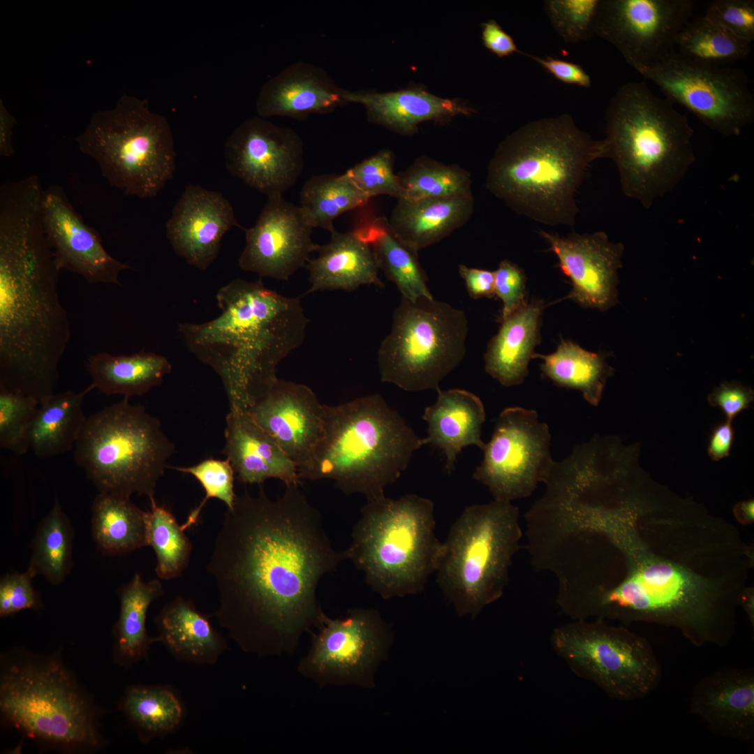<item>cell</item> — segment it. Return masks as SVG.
I'll return each instance as SVG.
<instances>
[{
  "instance_id": "obj_1",
  "label": "cell",
  "mask_w": 754,
  "mask_h": 754,
  "mask_svg": "<svg viewBox=\"0 0 754 754\" xmlns=\"http://www.w3.org/2000/svg\"><path fill=\"white\" fill-rule=\"evenodd\" d=\"M227 508L207 570L219 605L213 616L244 652L258 657L294 652L323 612L321 578L347 559L336 550L319 511L301 485L272 500L259 485Z\"/></svg>"
},
{
  "instance_id": "obj_2",
  "label": "cell",
  "mask_w": 754,
  "mask_h": 754,
  "mask_svg": "<svg viewBox=\"0 0 754 754\" xmlns=\"http://www.w3.org/2000/svg\"><path fill=\"white\" fill-rule=\"evenodd\" d=\"M600 526L616 550L614 581L586 618L674 627L696 646L730 642L751 565L730 526L651 515L636 496Z\"/></svg>"
},
{
  "instance_id": "obj_3",
  "label": "cell",
  "mask_w": 754,
  "mask_h": 754,
  "mask_svg": "<svg viewBox=\"0 0 754 754\" xmlns=\"http://www.w3.org/2000/svg\"><path fill=\"white\" fill-rule=\"evenodd\" d=\"M59 269L39 207L0 212V390L54 394L71 325L58 291Z\"/></svg>"
},
{
  "instance_id": "obj_4",
  "label": "cell",
  "mask_w": 754,
  "mask_h": 754,
  "mask_svg": "<svg viewBox=\"0 0 754 754\" xmlns=\"http://www.w3.org/2000/svg\"><path fill=\"white\" fill-rule=\"evenodd\" d=\"M216 298L217 317L179 323L178 332L189 351L219 376L230 409L246 411L277 380V366L302 343L309 319L300 297L267 288L261 279H233Z\"/></svg>"
},
{
  "instance_id": "obj_5",
  "label": "cell",
  "mask_w": 754,
  "mask_h": 754,
  "mask_svg": "<svg viewBox=\"0 0 754 754\" xmlns=\"http://www.w3.org/2000/svg\"><path fill=\"white\" fill-rule=\"evenodd\" d=\"M608 158L567 114L531 121L505 138L487 170L486 187L519 215L549 226L575 225L576 195L589 167Z\"/></svg>"
},
{
  "instance_id": "obj_6",
  "label": "cell",
  "mask_w": 754,
  "mask_h": 754,
  "mask_svg": "<svg viewBox=\"0 0 754 754\" xmlns=\"http://www.w3.org/2000/svg\"><path fill=\"white\" fill-rule=\"evenodd\" d=\"M103 709L64 663L60 650L15 647L0 656V718L43 750L103 751Z\"/></svg>"
},
{
  "instance_id": "obj_7",
  "label": "cell",
  "mask_w": 754,
  "mask_h": 754,
  "mask_svg": "<svg viewBox=\"0 0 754 754\" xmlns=\"http://www.w3.org/2000/svg\"><path fill=\"white\" fill-rule=\"evenodd\" d=\"M422 438L378 394L335 406L325 405L323 433L301 480L328 479L346 495L367 501L385 496V489L407 468Z\"/></svg>"
},
{
  "instance_id": "obj_8",
  "label": "cell",
  "mask_w": 754,
  "mask_h": 754,
  "mask_svg": "<svg viewBox=\"0 0 754 754\" xmlns=\"http://www.w3.org/2000/svg\"><path fill=\"white\" fill-rule=\"evenodd\" d=\"M608 158L623 193L649 209L672 191L695 161L687 117L644 82L621 86L606 112Z\"/></svg>"
},
{
  "instance_id": "obj_9",
  "label": "cell",
  "mask_w": 754,
  "mask_h": 754,
  "mask_svg": "<svg viewBox=\"0 0 754 754\" xmlns=\"http://www.w3.org/2000/svg\"><path fill=\"white\" fill-rule=\"evenodd\" d=\"M360 512L345 549L347 559L383 599L422 592L443 552L433 501L413 494L385 496L367 501Z\"/></svg>"
},
{
  "instance_id": "obj_10",
  "label": "cell",
  "mask_w": 754,
  "mask_h": 754,
  "mask_svg": "<svg viewBox=\"0 0 754 754\" xmlns=\"http://www.w3.org/2000/svg\"><path fill=\"white\" fill-rule=\"evenodd\" d=\"M519 509L494 500L466 507L451 526L436 572L445 598L461 617H476L498 600L520 548Z\"/></svg>"
},
{
  "instance_id": "obj_11",
  "label": "cell",
  "mask_w": 754,
  "mask_h": 754,
  "mask_svg": "<svg viewBox=\"0 0 754 754\" xmlns=\"http://www.w3.org/2000/svg\"><path fill=\"white\" fill-rule=\"evenodd\" d=\"M175 451L160 420L124 397L87 417L74 458L99 492L151 499Z\"/></svg>"
},
{
  "instance_id": "obj_12",
  "label": "cell",
  "mask_w": 754,
  "mask_h": 754,
  "mask_svg": "<svg viewBox=\"0 0 754 754\" xmlns=\"http://www.w3.org/2000/svg\"><path fill=\"white\" fill-rule=\"evenodd\" d=\"M76 141L109 184L127 195L154 198L173 177L171 127L147 100L124 94L113 109L94 113Z\"/></svg>"
},
{
  "instance_id": "obj_13",
  "label": "cell",
  "mask_w": 754,
  "mask_h": 754,
  "mask_svg": "<svg viewBox=\"0 0 754 754\" xmlns=\"http://www.w3.org/2000/svg\"><path fill=\"white\" fill-rule=\"evenodd\" d=\"M468 332L464 311L434 298L401 297L380 343V380L408 392L437 390L464 360Z\"/></svg>"
},
{
  "instance_id": "obj_14",
  "label": "cell",
  "mask_w": 754,
  "mask_h": 754,
  "mask_svg": "<svg viewBox=\"0 0 754 754\" xmlns=\"http://www.w3.org/2000/svg\"><path fill=\"white\" fill-rule=\"evenodd\" d=\"M554 652L579 677L621 701L646 697L661 680L662 669L647 640L601 619H579L554 629Z\"/></svg>"
},
{
  "instance_id": "obj_15",
  "label": "cell",
  "mask_w": 754,
  "mask_h": 754,
  "mask_svg": "<svg viewBox=\"0 0 754 754\" xmlns=\"http://www.w3.org/2000/svg\"><path fill=\"white\" fill-rule=\"evenodd\" d=\"M310 647L297 670L319 687L372 689L393 642L391 626L374 608H352L339 619L322 613Z\"/></svg>"
},
{
  "instance_id": "obj_16",
  "label": "cell",
  "mask_w": 754,
  "mask_h": 754,
  "mask_svg": "<svg viewBox=\"0 0 754 754\" xmlns=\"http://www.w3.org/2000/svg\"><path fill=\"white\" fill-rule=\"evenodd\" d=\"M638 73L724 137L739 135L753 121L754 96L741 69L699 64L673 50Z\"/></svg>"
},
{
  "instance_id": "obj_17",
  "label": "cell",
  "mask_w": 754,
  "mask_h": 754,
  "mask_svg": "<svg viewBox=\"0 0 754 754\" xmlns=\"http://www.w3.org/2000/svg\"><path fill=\"white\" fill-rule=\"evenodd\" d=\"M550 448L548 425L539 422L535 411L508 407L498 417L473 478L487 487L494 500L528 497L554 464Z\"/></svg>"
},
{
  "instance_id": "obj_18",
  "label": "cell",
  "mask_w": 754,
  "mask_h": 754,
  "mask_svg": "<svg viewBox=\"0 0 754 754\" xmlns=\"http://www.w3.org/2000/svg\"><path fill=\"white\" fill-rule=\"evenodd\" d=\"M693 4L691 0H600L593 34L615 47L638 72L673 50Z\"/></svg>"
},
{
  "instance_id": "obj_19",
  "label": "cell",
  "mask_w": 754,
  "mask_h": 754,
  "mask_svg": "<svg viewBox=\"0 0 754 754\" xmlns=\"http://www.w3.org/2000/svg\"><path fill=\"white\" fill-rule=\"evenodd\" d=\"M224 157L231 175L269 198L283 195L296 183L304 167V145L293 128L258 116L230 133Z\"/></svg>"
},
{
  "instance_id": "obj_20",
  "label": "cell",
  "mask_w": 754,
  "mask_h": 754,
  "mask_svg": "<svg viewBox=\"0 0 754 754\" xmlns=\"http://www.w3.org/2000/svg\"><path fill=\"white\" fill-rule=\"evenodd\" d=\"M312 228L299 205L283 195L269 197L254 226L244 228L245 246L239 268L260 277L287 281L306 266L319 244L311 238Z\"/></svg>"
},
{
  "instance_id": "obj_21",
  "label": "cell",
  "mask_w": 754,
  "mask_h": 754,
  "mask_svg": "<svg viewBox=\"0 0 754 754\" xmlns=\"http://www.w3.org/2000/svg\"><path fill=\"white\" fill-rule=\"evenodd\" d=\"M42 214L59 271L78 274L90 284L119 285L120 273L131 267L107 252L96 232L84 223L60 186L44 188Z\"/></svg>"
},
{
  "instance_id": "obj_22",
  "label": "cell",
  "mask_w": 754,
  "mask_h": 754,
  "mask_svg": "<svg viewBox=\"0 0 754 754\" xmlns=\"http://www.w3.org/2000/svg\"><path fill=\"white\" fill-rule=\"evenodd\" d=\"M538 232L549 244L548 250L557 257L561 272L571 281L572 290L566 298L602 311L616 304L623 244L610 241L603 231L566 237L545 230Z\"/></svg>"
},
{
  "instance_id": "obj_23",
  "label": "cell",
  "mask_w": 754,
  "mask_h": 754,
  "mask_svg": "<svg viewBox=\"0 0 754 754\" xmlns=\"http://www.w3.org/2000/svg\"><path fill=\"white\" fill-rule=\"evenodd\" d=\"M325 405L307 385L278 378L246 411L299 471L309 462L322 438Z\"/></svg>"
},
{
  "instance_id": "obj_24",
  "label": "cell",
  "mask_w": 754,
  "mask_h": 754,
  "mask_svg": "<svg viewBox=\"0 0 754 754\" xmlns=\"http://www.w3.org/2000/svg\"><path fill=\"white\" fill-rule=\"evenodd\" d=\"M240 227L232 205L221 193L187 185L165 223L175 253L205 271L217 258L223 235Z\"/></svg>"
},
{
  "instance_id": "obj_25",
  "label": "cell",
  "mask_w": 754,
  "mask_h": 754,
  "mask_svg": "<svg viewBox=\"0 0 754 754\" xmlns=\"http://www.w3.org/2000/svg\"><path fill=\"white\" fill-rule=\"evenodd\" d=\"M690 709L711 733L753 741V668L725 667L705 675L693 688Z\"/></svg>"
},
{
  "instance_id": "obj_26",
  "label": "cell",
  "mask_w": 754,
  "mask_h": 754,
  "mask_svg": "<svg viewBox=\"0 0 754 754\" xmlns=\"http://www.w3.org/2000/svg\"><path fill=\"white\" fill-rule=\"evenodd\" d=\"M346 91L323 68L299 61L288 66L263 85L256 110L262 118L279 116L301 119L348 104Z\"/></svg>"
},
{
  "instance_id": "obj_27",
  "label": "cell",
  "mask_w": 754,
  "mask_h": 754,
  "mask_svg": "<svg viewBox=\"0 0 754 754\" xmlns=\"http://www.w3.org/2000/svg\"><path fill=\"white\" fill-rule=\"evenodd\" d=\"M224 438L221 453L240 482L262 485L267 479L276 478L285 485H301L295 464L246 411L230 409Z\"/></svg>"
},
{
  "instance_id": "obj_28",
  "label": "cell",
  "mask_w": 754,
  "mask_h": 754,
  "mask_svg": "<svg viewBox=\"0 0 754 754\" xmlns=\"http://www.w3.org/2000/svg\"><path fill=\"white\" fill-rule=\"evenodd\" d=\"M345 98L347 103L362 105L369 121L406 135L414 134L420 123L447 122L475 112L457 98L437 96L419 85L387 92L346 90Z\"/></svg>"
},
{
  "instance_id": "obj_29",
  "label": "cell",
  "mask_w": 754,
  "mask_h": 754,
  "mask_svg": "<svg viewBox=\"0 0 754 754\" xmlns=\"http://www.w3.org/2000/svg\"><path fill=\"white\" fill-rule=\"evenodd\" d=\"M436 401L425 408L422 419L427 422L424 445L431 444L444 454L445 469L450 474L462 449L475 445L484 450L481 438L485 411L480 399L461 389L436 390Z\"/></svg>"
},
{
  "instance_id": "obj_30",
  "label": "cell",
  "mask_w": 754,
  "mask_h": 754,
  "mask_svg": "<svg viewBox=\"0 0 754 754\" xmlns=\"http://www.w3.org/2000/svg\"><path fill=\"white\" fill-rule=\"evenodd\" d=\"M472 193L416 200L397 199L388 223L401 242L418 252L448 237L471 218Z\"/></svg>"
},
{
  "instance_id": "obj_31",
  "label": "cell",
  "mask_w": 754,
  "mask_h": 754,
  "mask_svg": "<svg viewBox=\"0 0 754 754\" xmlns=\"http://www.w3.org/2000/svg\"><path fill=\"white\" fill-rule=\"evenodd\" d=\"M330 241L319 245L317 257L306 265L309 288L305 295L326 290L353 291L364 285L383 287L369 246L354 230H334Z\"/></svg>"
},
{
  "instance_id": "obj_32",
  "label": "cell",
  "mask_w": 754,
  "mask_h": 754,
  "mask_svg": "<svg viewBox=\"0 0 754 754\" xmlns=\"http://www.w3.org/2000/svg\"><path fill=\"white\" fill-rule=\"evenodd\" d=\"M154 621L158 630L157 642L177 660L198 665H214L228 648L209 616L183 596L165 605Z\"/></svg>"
},
{
  "instance_id": "obj_33",
  "label": "cell",
  "mask_w": 754,
  "mask_h": 754,
  "mask_svg": "<svg viewBox=\"0 0 754 754\" xmlns=\"http://www.w3.org/2000/svg\"><path fill=\"white\" fill-rule=\"evenodd\" d=\"M542 300L526 303L501 320V327L490 340L484 355L485 370L502 385L522 384L528 375V366L540 343Z\"/></svg>"
},
{
  "instance_id": "obj_34",
  "label": "cell",
  "mask_w": 754,
  "mask_h": 754,
  "mask_svg": "<svg viewBox=\"0 0 754 754\" xmlns=\"http://www.w3.org/2000/svg\"><path fill=\"white\" fill-rule=\"evenodd\" d=\"M163 595L158 579L146 582L138 573L119 589V613L112 632V659L119 667L129 669L148 660L151 645L157 639L148 635L147 614L150 605Z\"/></svg>"
},
{
  "instance_id": "obj_35",
  "label": "cell",
  "mask_w": 754,
  "mask_h": 754,
  "mask_svg": "<svg viewBox=\"0 0 754 754\" xmlns=\"http://www.w3.org/2000/svg\"><path fill=\"white\" fill-rule=\"evenodd\" d=\"M92 390L91 384L80 392L54 393L40 404L29 429V450L36 457L50 458L74 448L87 419L84 400Z\"/></svg>"
},
{
  "instance_id": "obj_36",
  "label": "cell",
  "mask_w": 754,
  "mask_h": 754,
  "mask_svg": "<svg viewBox=\"0 0 754 754\" xmlns=\"http://www.w3.org/2000/svg\"><path fill=\"white\" fill-rule=\"evenodd\" d=\"M118 708L144 744L176 732L186 716L180 694L169 685L128 686Z\"/></svg>"
},
{
  "instance_id": "obj_37",
  "label": "cell",
  "mask_w": 754,
  "mask_h": 754,
  "mask_svg": "<svg viewBox=\"0 0 754 754\" xmlns=\"http://www.w3.org/2000/svg\"><path fill=\"white\" fill-rule=\"evenodd\" d=\"M371 248L379 269L393 282L401 297L410 301L434 298L427 286L417 252L408 247L392 232L384 216L372 218L353 230Z\"/></svg>"
},
{
  "instance_id": "obj_38",
  "label": "cell",
  "mask_w": 754,
  "mask_h": 754,
  "mask_svg": "<svg viewBox=\"0 0 754 754\" xmlns=\"http://www.w3.org/2000/svg\"><path fill=\"white\" fill-rule=\"evenodd\" d=\"M87 369L94 389L107 395L141 396L158 385L172 370L168 359L141 351L131 355L99 353L91 355Z\"/></svg>"
},
{
  "instance_id": "obj_39",
  "label": "cell",
  "mask_w": 754,
  "mask_h": 754,
  "mask_svg": "<svg viewBox=\"0 0 754 754\" xmlns=\"http://www.w3.org/2000/svg\"><path fill=\"white\" fill-rule=\"evenodd\" d=\"M542 360V376L558 386L579 391L591 405L597 406L608 378L614 369L604 353L586 350L569 340L562 339L556 351L549 355L534 353Z\"/></svg>"
},
{
  "instance_id": "obj_40",
  "label": "cell",
  "mask_w": 754,
  "mask_h": 754,
  "mask_svg": "<svg viewBox=\"0 0 754 754\" xmlns=\"http://www.w3.org/2000/svg\"><path fill=\"white\" fill-rule=\"evenodd\" d=\"M146 512L127 497L98 492L91 507V534L105 553L119 554L147 546Z\"/></svg>"
},
{
  "instance_id": "obj_41",
  "label": "cell",
  "mask_w": 754,
  "mask_h": 754,
  "mask_svg": "<svg viewBox=\"0 0 754 754\" xmlns=\"http://www.w3.org/2000/svg\"><path fill=\"white\" fill-rule=\"evenodd\" d=\"M370 199L345 172L311 176L300 191V208L312 228L333 232L334 221L342 214L365 205Z\"/></svg>"
},
{
  "instance_id": "obj_42",
  "label": "cell",
  "mask_w": 754,
  "mask_h": 754,
  "mask_svg": "<svg viewBox=\"0 0 754 754\" xmlns=\"http://www.w3.org/2000/svg\"><path fill=\"white\" fill-rule=\"evenodd\" d=\"M74 531L57 498L39 523L31 543L27 570L43 576L50 584L62 583L72 566Z\"/></svg>"
},
{
  "instance_id": "obj_43",
  "label": "cell",
  "mask_w": 754,
  "mask_h": 754,
  "mask_svg": "<svg viewBox=\"0 0 754 754\" xmlns=\"http://www.w3.org/2000/svg\"><path fill=\"white\" fill-rule=\"evenodd\" d=\"M751 45L704 15L690 20L675 42L677 52L685 58L720 66L746 58Z\"/></svg>"
},
{
  "instance_id": "obj_44",
  "label": "cell",
  "mask_w": 754,
  "mask_h": 754,
  "mask_svg": "<svg viewBox=\"0 0 754 754\" xmlns=\"http://www.w3.org/2000/svg\"><path fill=\"white\" fill-rule=\"evenodd\" d=\"M150 500L146 512L147 545L156 556V573L158 578L170 579L179 576L188 564L192 543L179 525L172 512Z\"/></svg>"
},
{
  "instance_id": "obj_45",
  "label": "cell",
  "mask_w": 754,
  "mask_h": 754,
  "mask_svg": "<svg viewBox=\"0 0 754 754\" xmlns=\"http://www.w3.org/2000/svg\"><path fill=\"white\" fill-rule=\"evenodd\" d=\"M404 198L411 200L448 197L472 193L470 173L426 156L416 159L398 175Z\"/></svg>"
},
{
  "instance_id": "obj_46",
  "label": "cell",
  "mask_w": 754,
  "mask_h": 754,
  "mask_svg": "<svg viewBox=\"0 0 754 754\" xmlns=\"http://www.w3.org/2000/svg\"><path fill=\"white\" fill-rule=\"evenodd\" d=\"M168 468L193 475L205 491V496L200 503L189 513L186 522L182 525L184 530L197 524L202 508L210 498L219 499L224 503L228 509L233 507L237 498L234 490L235 474L227 459L221 460L209 458L191 466L168 465Z\"/></svg>"
},
{
  "instance_id": "obj_47",
  "label": "cell",
  "mask_w": 754,
  "mask_h": 754,
  "mask_svg": "<svg viewBox=\"0 0 754 754\" xmlns=\"http://www.w3.org/2000/svg\"><path fill=\"white\" fill-rule=\"evenodd\" d=\"M40 405L34 397L0 390V447L15 454L29 450V429Z\"/></svg>"
},
{
  "instance_id": "obj_48",
  "label": "cell",
  "mask_w": 754,
  "mask_h": 754,
  "mask_svg": "<svg viewBox=\"0 0 754 754\" xmlns=\"http://www.w3.org/2000/svg\"><path fill=\"white\" fill-rule=\"evenodd\" d=\"M544 4L552 27L566 43H577L593 34L600 0H547Z\"/></svg>"
},
{
  "instance_id": "obj_49",
  "label": "cell",
  "mask_w": 754,
  "mask_h": 754,
  "mask_svg": "<svg viewBox=\"0 0 754 754\" xmlns=\"http://www.w3.org/2000/svg\"><path fill=\"white\" fill-rule=\"evenodd\" d=\"M346 173L369 198L387 195L404 198L398 175L394 172V154L383 149L348 169Z\"/></svg>"
},
{
  "instance_id": "obj_50",
  "label": "cell",
  "mask_w": 754,
  "mask_h": 754,
  "mask_svg": "<svg viewBox=\"0 0 754 754\" xmlns=\"http://www.w3.org/2000/svg\"><path fill=\"white\" fill-rule=\"evenodd\" d=\"M741 40H754V1L715 0L704 15Z\"/></svg>"
},
{
  "instance_id": "obj_51",
  "label": "cell",
  "mask_w": 754,
  "mask_h": 754,
  "mask_svg": "<svg viewBox=\"0 0 754 754\" xmlns=\"http://www.w3.org/2000/svg\"><path fill=\"white\" fill-rule=\"evenodd\" d=\"M34 577L27 570L13 572L0 579V616H11L24 609L38 611L43 608L40 595L32 584Z\"/></svg>"
},
{
  "instance_id": "obj_52",
  "label": "cell",
  "mask_w": 754,
  "mask_h": 754,
  "mask_svg": "<svg viewBox=\"0 0 754 754\" xmlns=\"http://www.w3.org/2000/svg\"><path fill=\"white\" fill-rule=\"evenodd\" d=\"M494 272V293L502 302L500 320L518 310L525 300L526 277L523 269L508 260H502Z\"/></svg>"
},
{
  "instance_id": "obj_53",
  "label": "cell",
  "mask_w": 754,
  "mask_h": 754,
  "mask_svg": "<svg viewBox=\"0 0 754 754\" xmlns=\"http://www.w3.org/2000/svg\"><path fill=\"white\" fill-rule=\"evenodd\" d=\"M753 399L752 388L739 381H725L715 387L707 397L709 403L712 406L720 408L725 414L727 420L731 422L741 411L749 407Z\"/></svg>"
},
{
  "instance_id": "obj_54",
  "label": "cell",
  "mask_w": 754,
  "mask_h": 754,
  "mask_svg": "<svg viewBox=\"0 0 754 754\" xmlns=\"http://www.w3.org/2000/svg\"><path fill=\"white\" fill-rule=\"evenodd\" d=\"M535 61L559 81L582 87L591 86V77L577 64L551 57H540L524 54Z\"/></svg>"
},
{
  "instance_id": "obj_55",
  "label": "cell",
  "mask_w": 754,
  "mask_h": 754,
  "mask_svg": "<svg viewBox=\"0 0 754 754\" xmlns=\"http://www.w3.org/2000/svg\"><path fill=\"white\" fill-rule=\"evenodd\" d=\"M459 273L465 283L469 295L474 299L493 297L494 272L487 269L459 266Z\"/></svg>"
},
{
  "instance_id": "obj_56",
  "label": "cell",
  "mask_w": 754,
  "mask_h": 754,
  "mask_svg": "<svg viewBox=\"0 0 754 754\" xmlns=\"http://www.w3.org/2000/svg\"><path fill=\"white\" fill-rule=\"evenodd\" d=\"M482 40L485 47L498 57L520 52L510 35L494 20L482 24Z\"/></svg>"
},
{
  "instance_id": "obj_57",
  "label": "cell",
  "mask_w": 754,
  "mask_h": 754,
  "mask_svg": "<svg viewBox=\"0 0 754 754\" xmlns=\"http://www.w3.org/2000/svg\"><path fill=\"white\" fill-rule=\"evenodd\" d=\"M734 437L732 422L726 420L714 430L709 441L708 454L711 459L718 461L730 454Z\"/></svg>"
},
{
  "instance_id": "obj_58",
  "label": "cell",
  "mask_w": 754,
  "mask_h": 754,
  "mask_svg": "<svg viewBox=\"0 0 754 754\" xmlns=\"http://www.w3.org/2000/svg\"><path fill=\"white\" fill-rule=\"evenodd\" d=\"M17 121L15 118L7 110L2 100H0V156L10 157L15 154L13 146V129Z\"/></svg>"
},
{
  "instance_id": "obj_59",
  "label": "cell",
  "mask_w": 754,
  "mask_h": 754,
  "mask_svg": "<svg viewBox=\"0 0 754 754\" xmlns=\"http://www.w3.org/2000/svg\"><path fill=\"white\" fill-rule=\"evenodd\" d=\"M753 500L750 499L737 504L734 508V512L740 521L751 522L753 521Z\"/></svg>"
},
{
  "instance_id": "obj_60",
  "label": "cell",
  "mask_w": 754,
  "mask_h": 754,
  "mask_svg": "<svg viewBox=\"0 0 754 754\" xmlns=\"http://www.w3.org/2000/svg\"><path fill=\"white\" fill-rule=\"evenodd\" d=\"M753 600V593H751V590L746 589L742 594L739 601V606H741L744 609L753 626L754 623Z\"/></svg>"
}]
</instances>
